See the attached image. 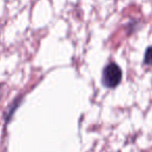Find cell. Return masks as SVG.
I'll list each match as a JSON object with an SVG mask.
<instances>
[{
    "label": "cell",
    "mask_w": 152,
    "mask_h": 152,
    "mask_svg": "<svg viewBox=\"0 0 152 152\" xmlns=\"http://www.w3.org/2000/svg\"><path fill=\"white\" fill-rule=\"evenodd\" d=\"M122 80V70L116 63H110L103 68L101 83L107 89H115Z\"/></svg>",
    "instance_id": "cell-1"
},
{
    "label": "cell",
    "mask_w": 152,
    "mask_h": 152,
    "mask_svg": "<svg viewBox=\"0 0 152 152\" xmlns=\"http://www.w3.org/2000/svg\"><path fill=\"white\" fill-rule=\"evenodd\" d=\"M21 102H22V97H19V98H17V99H16L15 101H14L13 103L9 106V108H7V110L5 112V114H4L5 122H9V121L11 120L12 117H13V115H14V113L16 112V110H18V107L20 106Z\"/></svg>",
    "instance_id": "cell-2"
},
{
    "label": "cell",
    "mask_w": 152,
    "mask_h": 152,
    "mask_svg": "<svg viewBox=\"0 0 152 152\" xmlns=\"http://www.w3.org/2000/svg\"><path fill=\"white\" fill-rule=\"evenodd\" d=\"M144 65L151 66L152 65V46L146 49L145 56H144Z\"/></svg>",
    "instance_id": "cell-3"
}]
</instances>
